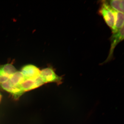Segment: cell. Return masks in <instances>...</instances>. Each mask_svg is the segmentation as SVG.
<instances>
[{
	"instance_id": "6da1fadb",
	"label": "cell",
	"mask_w": 124,
	"mask_h": 124,
	"mask_svg": "<svg viewBox=\"0 0 124 124\" xmlns=\"http://www.w3.org/2000/svg\"><path fill=\"white\" fill-rule=\"evenodd\" d=\"M99 12V14L103 17L105 22L112 31L115 24V10L110 7L106 1H103L101 2Z\"/></svg>"
},
{
	"instance_id": "7a4b0ae2",
	"label": "cell",
	"mask_w": 124,
	"mask_h": 124,
	"mask_svg": "<svg viewBox=\"0 0 124 124\" xmlns=\"http://www.w3.org/2000/svg\"><path fill=\"white\" fill-rule=\"evenodd\" d=\"M40 77L44 84L54 83L59 85L62 83V76L57 75L52 67L46 68L42 70Z\"/></svg>"
},
{
	"instance_id": "3957f363",
	"label": "cell",
	"mask_w": 124,
	"mask_h": 124,
	"mask_svg": "<svg viewBox=\"0 0 124 124\" xmlns=\"http://www.w3.org/2000/svg\"><path fill=\"white\" fill-rule=\"evenodd\" d=\"M124 39V26L117 31L112 33L110 38V48L108 57L102 64L107 63L112 59L115 49L117 44Z\"/></svg>"
},
{
	"instance_id": "277c9868",
	"label": "cell",
	"mask_w": 124,
	"mask_h": 124,
	"mask_svg": "<svg viewBox=\"0 0 124 124\" xmlns=\"http://www.w3.org/2000/svg\"><path fill=\"white\" fill-rule=\"evenodd\" d=\"M21 72L25 80H35L40 76L41 71L34 65L29 64L23 67Z\"/></svg>"
},
{
	"instance_id": "5b68a950",
	"label": "cell",
	"mask_w": 124,
	"mask_h": 124,
	"mask_svg": "<svg viewBox=\"0 0 124 124\" xmlns=\"http://www.w3.org/2000/svg\"><path fill=\"white\" fill-rule=\"evenodd\" d=\"M0 85L3 89L11 94L16 100L19 99L24 93L19 85L18 86H13L10 83L9 79Z\"/></svg>"
},
{
	"instance_id": "8992f818",
	"label": "cell",
	"mask_w": 124,
	"mask_h": 124,
	"mask_svg": "<svg viewBox=\"0 0 124 124\" xmlns=\"http://www.w3.org/2000/svg\"><path fill=\"white\" fill-rule=\"evenodd\" d=\"M40 76L35 80H27L20 85V87L24 92L36 89L44 84Z\"/></svg>"
},
{
	"instance_id": "52a82bcc",
	"label": "cell",
	"mask_w": 124,
	"mask_h": 124,
	"mask_svg": "<svg viewBox=\"0 0 124 124\" xmlns=\"http://www.w3.org/2000/svg\"><path fill=\"white\" fill-rule=\"evenodd\" d=\"M9 80L13 86H18L21 84L25 80L21 71H16L10 76Z\"/></svg>"
},
{
	"instance_id": "ba28073f",
	"label": "cell",
	"mask_w": 124,
	"mask_h": 124,
	"mask_svg": "<svg viewBox=\"0 0 124 124\" xmlns=\"http://www.w3.org/2000/svg\"><path fill=\"white\" fill-rule=\"evenodd\" d=\"M106 1L108 5L113 10L124 13V1L123 0H112Z\"/></svg>"
},
{
	"instance_id": "9c48e42d",
	"label": "cell",
	"mask_w": 124,
	"mask_h": 124,
	"mask_svg": "<svg viewBox=\"0 0 124 124\" xmlns=\"http://www.w3.org/2000/svg\"><path fill=\"white\" fill-rule=\"evenodd\" d=\"M116 20L115 24L112 33L117 31L124 26V14L121 12L115 10Z\"/></svg>"
},
{
	"instance_id": "30bf717a",
	"label": "cell",
	"mask_w": 124,
	"mask_h": 124,
	"mask_svg": "<svg viewBox=\"0 0 124 124\" xmlns=\"http://www.w3.org/2000/svg\"><path fill=\"white\" fill-rule=\"evenodd\" d=\"M1 98H2V95H1V94L0 93V102L1 101Z\"/></svg>"
}]
</instances>
